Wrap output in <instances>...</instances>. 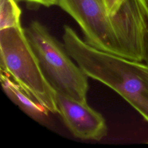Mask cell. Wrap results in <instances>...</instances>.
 <instances>
[{"label":"cell","mask_w":148,"mask_h":148,"mask_svg":"<svg viewBox=\"0 0 148 148\" xmlns=\"http://www.w3.org/2000/svg\"><path fill=\"white\" fill-rule=\"evenodd\" d=\"M69 55L88 77L114 90L148 122V65L99 50L77 34L65 42Z\"/></svg>","instance_id":"cell-1"},{"label":"cell","mask_w":148,"mask_h":148,"mask_svg":"<svg viewBox=\"0 0 148 148\" xmlns=\"http://www.w3.org/2000/svg\"><path fill=\"white\" fill-rule=\"evenodd\" d=\"M58 6L77 23L88 45L125 58L103 0H58Z\"/></svg>","instance_id":"cell-4"},{"label":"cell","mask_w":148,"mask_h":148,"mask_svg":"<svg viewBox=\"0 0 148 148\" xmlns=\"http://www.w3.org/2000/svg\"><path fill=\"white\" fill-rule=\"evenodd\" d=\"M125 0H103L106 12L112 18L117 12Z\"/></svg>","instance_id":"cell-8"},{"label":"cell","mask_w":148,"mask_h":148,"mask_svg":"<svg viewBox=\"0 0 148 148\" xmlns=\"http://www.w3.org/2000/svg\"><path fill=\"white\" fill-rule=\"evenodd\" d=\"M21 10L15 0H0V29L21 27Z\"/></svg>","instance_id":"cell-7"},{"label":"cell","mask_w":148,"mask_h":148,"mask_svg":"<svg viewBox=\"0 0 148 148\" xmlns=\"http://www.w3.org/2000/svg\"><path fill=\"white\" fill-rule=\"evenodd\" d=\"M0 76L2 89L8 98L31 119L40 123H45L49 111L8 76L2 73Z\"/></svg>","instance_id":"cell-6"},{"label":"cell","mask_w":148,"mask_h":148,"mask_svg":"<svg viewBox=\"0 0 148 148\" xmlns=\"http://www.w3.org/2000/svg\"><path fill=\"white\" fill-rule=\"evenodd\" d=\"M17 3L25 2L26 3L34 5H42L45 7H50L54 5H58V0H15Z\"/></svg>","instance_id":"cell-9"},{"label":"cell","mask_w":148,"mask_h":148,"mask_svg":"<svg viewBox=\"0 0 148 148\" xmlns=\"http://www.w3.org/2000/svg\"><path fill=\"white\" fill-rule=\"evenodd\" d=\"M147 143H148V142H147Z\"/></svg>","instance_id":"cell-12"},{"label":"cell","mask_w":148,"mask_h":148,"mask_svg":"<svg viewBox=\"0 0 148 148\" xmlns=\"http://www.w3.org/2000/svg\"><path fill=\"white\" fill-rule=\"evenodd\" d=\"M147 2H148V0H147Z\"/></svg>","instance_id":"cell-11"},{"label":"cell","mask_w":148,"mask_h":148,"mask_svg":"<svg viewBox=\"0 0 148 148\" xmlns=\"http://www.w3.org/2000/svg\"><path fill=\"white\" fill-rule=\"evenodd\" d=\"M143 60L148 65V28L147 29L144 40V49H143Z\"/></svg>","instance_id":"cell-10"},{"label":"cell","mask_w":148,"mask_h":148,"mask_svg":"<svg viewBox=\"0 0 148 148\" xmlns=\"http://www.w3.org/2000/svg\"><path fill=\"white\" fill-rule=\"evenodd\" d=\"M0 69L49 112L58 113L56 91L45 77L21 26L0 29Z\"/></svg>","instance_id":"cell-3"},{"label":"cell","mask_w":148,"mask_h":148,"mask_svg":"<svg viewBox=\"0 0 148 148\" xmlns=\"http://www.w3.org/2000/svg\"><path fill=\"white\" fill-rule=\"evenodd\" d=\"M58 113L76 138L100 140L107 135V125L102 114L87 102H80L58 92L56 93Z\"/></svg>","instance_id":"cell-5"},{"label":"cell","mask_w":148,"mask_h":148,"mask_svg":"<svg viewBox=\"0 0 148 148\" xmlns=\"http://www.w3.org/2000/svg\"><path fill=\"white\" fill-rule=\"evenodd\" d=\"M48 82L60 94L80 102H87L88 76L60 42L39 21H32L24 28Z\"/></svg>","instance_id":"cell-2"}]
</instances>
